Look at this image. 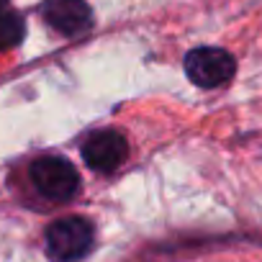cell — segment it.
<instances>
[{
  "mask_svg": "<svg viewBox=\"0 0 262 262\" xmlns=\"http://www.w3.org/2000/svg\"><path fill=\"white\" fill-rule=\"evenodd\" d=\"M24 36H26V24L18 13H13V11L0 13V52L18 47L24 41Z\"/></svg>",
  "mask_w": 262,
  "mask_h": 262,
  "instance_id": "obj_6",
  "label": "cell"
},
{
  "mask_svg": "<svg viewBox=\"0 0 262 262\" xmlns=\"http://www.w3.org/2000/svg\"><path fill=\"white\" fill-rule=\"evenodd\" d=\"M41 18L62 36H80L93 24V11L85 0H47Z\"/></svg>",
  "mask_w": 262,
  "mask_h": 262,
  "instance_id": "obj_5",
  "label": "cell"
},
{
  "mask_svg": "<svg viewBox=\"0 0 262 262\" xmlns=\"http://www.w3.org/2000/svg\"><path fill=\"white\" fill-rule=\"evenodd\" d=\"M234 70H236V62L226 49L201 47L185 57V75L198 88H219L226 80H231Z\"/></svg>",
  "mask_w": 262,
  "mask_h": 262,
  "instance_id": "obj_3",
  "label": "cell"
},
{
  "mask_svg": "<svg viewBox=\"0 0 262 262\" xmlns=\"http://www.w3.org/2000/svg\"><path fill=\"white\" fill-rule=\"evenodd\" d=\"M82 160L98 172H113L128 160V142L113 128H100L82 142Z\"/></svg>",
  "mask_w": 262,
  "mask_h": 262,
  "instance_id": "obj_4",
  "label": "cell"
},
{
  "mask_svg": "<svg viewBox=\"0 0 262 262\" xmlns=\"http://www.w3.org/2000/svg\"><path fill=\"white\" fill-rule=\"evenodd\" d=\"M31 183L34 188L47 198V201H57L64 203L70 198H75V193L80 190V175L75 170L72 162H67L64 157H39L31 162Z\"/></svg>",
  "mask_w": 262,
  "mask_h": 262,
  "instance_id": "obj_2",
  "label": "cell"
},
{
  "mask_svg": "<svg viewBox=\"0 0 262 262\" xmlns=\"http://www.w3.org/2000/svg\"><path fill=\"white\" fill-rule=\"evenodd\" d=\"M44 242H47V254L54 262H77L90 252L95 242V229L88 219L64 216L49 224Z\"/></svg>",
  "mask_w": 262,
  "mask_h": 262,
  "instance_id": "obj_1",
  "label": "cell"
},
{
  "mask_svg": "<svg viewBox=\"0 0 262 262\" xmlns=\"http://www.w3.org/2000/svg\"><path fill=\"white\" fill-rule=\"evenodd\" d=\"M8 3H11V0H0V13L8 11Z\"/></svg>",
  "mask_w": 262,
  "mask_h": 262,
  "instance_id": "obj_7",
  "label": "cell"
}]
</instances>
